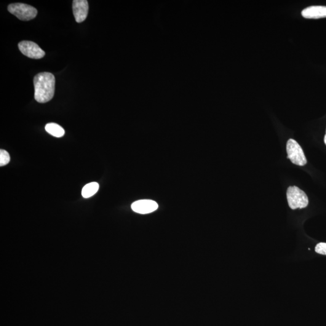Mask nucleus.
I'll use <instances>...</instances> for the list:
<instances>
[{
  "label": "nucleus",
  "mask_w": 326,
  "mask_h": 326,
  "mask_svg": "<svg viewBox=\"0 0 326 326\" xmlns=\"http://www.w3.org/2000/svg\"><path fill=\"white\" fill-rule=\"evenodd\" d=\"M55 77L53 74L43 72L34 77V98L44 103L52 99L55 95Z\"/></svg>",
  "instance_id": "f257e3e1"
},
{
  "label": "nucleus",
  "mask_w": 326,
  "mask_h": 326,
  "mask_svg": "<svg viewBox=\"0 0 326 326\" xmlns=\"http://www.w3.org/2000/svg\"><path fill=\"white\" fill-rule=\"evenodd\" d=\"M287 196L289 206L293 210L306 208L309 204L308 197L305 192L298 187H289Z\"/></svg>",
  "instance_id": "f03ea898"
},
{
  "label": "nucleus",
  "mask_w": 326,
  "mask_h": 326,
  "mask_svg": "<svg viewBox=\"0 0 326 326\" xmlns=\"http://www.w3.org/2000/svg\"><path fill=\"white\" fill-rule=\"evenodd\" d=\"M7 9L10 13L22 21H28L33 20L38 14V10L36 8L20 2L9 4Z\"/></svg>",
  "instance_id": "7ed1b4c3"
},
{
  "label": "nucleus",
  "mask_w": 326,
  "mask_h": 326,
  "mask_svg": "<svg viewBox=\"0 0 326 326\" xmlns=\"http://www.w3.org/2000/svg\"><path fill=\"white\" fill-rule=\"evenodd\" d=\"M287 151L288 159H290L293 164L300 166H303L306 164L307 160L303 149L300 144L293 139H290L288 141Z\"/></svg>",
  "instance_id": "20e7f679"
},
{
  "label": "nucleus",
  "mask_w": 326,
  "mask_h": 326,
  "mask_svg": "<svg viewBox=\"0 0 326 326\" xmlns=\"http://www.w3.org/2000/svg\"><path fill=\"white\" fill-rule=\"evenodd\" d=\"M18 48L20 52L27 57L35 60H39L43 58L45 55L39 45L32 41H23L18 44Z\"/></svg>",
  "instance_id": "39448f33"
},
{
  "label": "nucleus",
  "mask_w": 326,
  "mask_h": 326,
  "mask_svg": "<svg viewBox=\"0 0 326 326\" xmlns=\"http://www.w3.org/2000/svg\"><path fill=\"white\" fill-rule=\"evenodd\" d=\"M159 208L156 201L149 199L139 200L131 205L133 212L139 214H148L155 212Z\"/></svg>",
  "instance_id": "423d86ee"
},
{
  "label": "nucleus",
  "mask_w": 326,
  "mask_h": 326,
  "mask_svg": "<svg viewBox=\"0 0 326 326\" xmlns=\"http://www.w3.org/2000/svg\"><path fill=\"white\" fill-rule=\"evenodd\" d=\"M89 6L87 0H74L73 10L74 18L77 23H81L86 20Z\"/></svg>",
  "instance_id": "0eeeda50"
},
{
  "label": "nucleus",
  "mask_w": 326,
  "mask_h": 326,
  "mask_svg": "<svg viewBox=\"0 0 326 326\" xmlns=\"http://www.w3.org/2000/svg\"><path fill=\"white\" fill-rule=\"evenodd\" d=\"M301 15L306 19H320L326 18V6H312L302 10Z\"/></svg>",
  "instance_id": "6e6552de"
},
{
  "label": "nucleus",
  "mask_w": 326,
  "mask_h": 326,
  "mask_svg": "<svg viewBox=\"0 0 326 326\" xmlns=\"http://www.w3.org/2000/svg\"><path fill=\"white\" fill-rule=\"evenodd\" d=\"M45 129L49 134L55 137L61 138L65 134V130L63 128L55 123H49L45 125Z\"/></svg>",
  "instance_id": "1a4fd4ad"
},
{
  "label": "nucleus",
  "mask_w": 326,
  "mask_h": 326,
  "mask_svg": "<svg viewBox=\"0 0 326 326\" xmlns=\"http://www.w3.org/2000/svg\"><path fill=\"white\" fill-rule=\"evenodd\" d=\"M99 189V184L96 182L87 184L84 187L82 191V196L85 198H88L97 193Z\"/></svg>",
  "instance_id": "9d476101"
},
{
  "label": "nucleus",
  "mask_w": 326,
  "mask_h": 326,
  "mask_svg": "<svg viewBox=\"0 0 326 326\" xmlns=\"http://www.w3.org/2000/svg\"><path fill=\"white\" fill-rule=\"evenodd\" d=\"M10 158L6 151L1 149L0 151V166H4L10 162Z\"/></svg>",
  "instance_id": "9b49d317"
},
{
  "label": "nucleus",
  "mask_w": 326,
  "mask_h": 326,
  "mask_svg": "<svg viewBox=\"0 0 326 326\" xmlns=\"http://www.w3.org/2000/svg\"><path fill=\"white\" fill-rule=\"evenodd\" d=\"M315 252L320 255L326 256V243L321 242L315 247Z\"/></svg>",
  "instance_id": "f8f14e48"
},
{
  "label": "nucleus",
  "mask_w": 326,
  "mask_h": 326,
  "mask_svg": "<svg viewBox=\"0 0 326 326\" xmlns=\"http://www.w3.org/2000/svg\"><path fill=\"white\" fill-rule=\"evenodd\" d=\"M324 140H325V143L326 145V135H325V139H324Z\"/></svg>",
  "instance_id": "ddd939ff"
}]
</instances>
